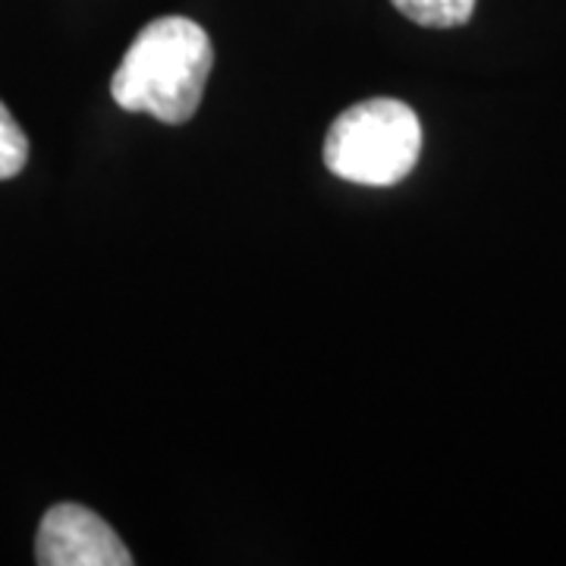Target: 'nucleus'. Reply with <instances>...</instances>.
<instances>
[{
	"label": "nucleus",
	"mask_w": 566,
	"mask_h": 566,
	"mask_svg": "<svg viewBox=\"0 0 566 566\" xmlns=\"http://www.w3.org/2000/svg\"><path fill=\"white\" fill-rule=\"evenodd\" d=\"M214 66V48L199 22L186 17L151 20L133 39L111 80V95L129 114L155 120H192Z\"/></svg>",
	"instance_id": "1"
},
{
	"label": "nucleus",
	"mask_w": 566,
	"mask_h": 566,
	"mask_svg": "<svg viewBox=\"0 0 566 566\" xmlns=\"http://www.w3.org/2000/svg\"><path fill=\"white\" fill-rule=\"evenodd\" d=\"M422 123L397 98H368L346 107L324 139V164L334 177L359 186H394L416 167Z\"/></svg>",
	"instance_id": "2"
},
{
	"label": "nucleus",
	"mask_w": 566,
	"mask_h": 566,
	"mask_svg": "<svg viewBox=\"0 0 566 566\" xmlns=\"http://www.w3.org/2000/svg\"><path fill=\"white\" fill-rule=\"evenodd\" d=\"M35 560L41 566H129L133 554L88 506L57 504L41 516Z\"/></svg>",
	"instance_id": "3"
},
{
	"label": "nucleus",
	"mask_w": 566,
	"mask_h": 566,
	"mask_svg": "<svg viewBox=\"0 0 566 566\" xmlns=\"http://www.w3.org/2000/svg\"><path fill=\"white\" fill-rule=\"evenodd\" d=\"M406 20L424 29H457L475 13V0H390Z\"/></svg>",
	"instance_id": "4"
},
{
	"label": "nucleus",
	"mask_w": 566,
	"mask_h": 566,
	"mask_svg": "<svg viewBox=\"0 0 566 566\" xmlns=\"http://www.w3.org/2000/svg\"><path fill=\"white\" fill-rule=\"evenodd\" d=\"M29 161V139L17 117L0 102V180H13Z\"/></svg>",
	"instance_id": "5"
}]
</instances>
